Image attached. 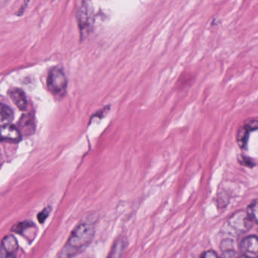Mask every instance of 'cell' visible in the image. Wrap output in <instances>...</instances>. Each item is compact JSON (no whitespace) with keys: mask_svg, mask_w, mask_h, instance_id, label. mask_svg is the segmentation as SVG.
<instances>
[{"mask_svg":"<svg viewBox=\"0 0 258 258\" xmlns=\"http://www.w3.org/2000/svg\"><path fill=\"white\" fill-rule=\"evenodd\" d=\"M95 227L83 223L77 226L71 233L68 243L60 252V258H71L86 248L93 239Z\"/></svg>","mask_w":258,"mask_h":258,"instance_id":"obj_1","label":"cell"},{"mask_svg":"<svg viewBox=\"0 0 258 258\" xmlns=\"http://www.w3.org/2000/svg\"><path fill=\"white\" fill-rule=\"evenodd\" d=\"M47 87L54 96L62 98L64 96L68 89V79L63 70L54 68L48 73Z\"/></svg>","mask_w":258,"mask_h":258,"instance_id":"obj_2","label":"cell"},{"mask_svg":"<svg viewBox=\"0 0 258 258\" xmlns=\"http://www.w3.org/2000/svg\"><path fill=\"white\" fill-rule=\"evenodd\" d=\"M252 219L245 211H238L233 214L228 220V224L235 232L245 233L249 231L253 227Z\"/></svg>","mask_w":258,"mask_h":258,"instance_id":"obj_3","label":"cell"},{"mask_svg":"<svg viewBox=\"0 0 258 258\" xmlns=\"http://www.w3.org/2000/svg\"><path fill=\"white\" fill-rule=\"evenodd\" d=\"M18 243L16 238L8 235L3 238L0 244V258H17Z\"/></svg>","mask_w":258,"mask_h":258,"instance_id":"obj_4","label":"cell"},{"mask_svg":"<svg viewBox=\"0 0 258 258\" xmlns=\"http://www.w3.org/2000/svg\"><path fill=\"white\" fill-rule=\"evenodd\" d=\"M240 251L246 258H258V238L257 236H248L242 239L240 244Z\"/></svg>","mask_w":258,"mask_h":258,"instance_id":"obj_5","label":"cell"},{"mask_svg":"<svg viewBox=\"0 0 258 258\" xmlns=\"http://www.w3.org/2000/svg\"><path fill=\"white\" fill-rule=\"evenodd\" d=\"M77 21L82 30H88L93 24V13L88 5H83L77 13Z\"/></svg>","mask_w":258,"mask_h":258,"instance_id":"obj_6","label":"cell"},{"mask_svg":"<svg viewBox=\"0 0 258 258\" xmlns=\"http://www.w3.org/2000/svg\"><path fill=\"white\" fill-rule=\"evenodd\" d=\"M21 132L17 127L7 123L0 126V140L11 141V142H19L21 140Z\"/></svg>","mask_w":258,"mask_h":258,"instance_id":"obj_7","label":"cell"},{"mask_svg":"<svg viewBox=\"0 0 258 258\" xmlns=\"http://www.w3.org/2000/svg\"><path fill=\"white\" fill-rule=\"evenodd\" d=\"M18 130L22 136H30L36 130L34 118L30 114L23 115L18 122Z\"/></svg>","mask_w":258,"mask_h":258,"instance_id":"obj_8","label":"cell"},{"mask_svg":"<svg viewBox=\"0 0 258 258\" xmlns=\"http://www.w3.org/2000/svg\"><path fill=\"white\" fill-rule=\"evenodd\" d=\"M11 99L15 105L21 111H24L27 109V97L24 91L20 89H13L9 92Z\"/></svg>","mask_w":258,"mask_h":258,"instance_id":"obj_9","label":"cell"},{"mask_svg":"<svg viewBox=\"0 0 258 258\" xmlns=\"http://www.w3.org/2000/svg\"><path fill=\"white\" fill-rule=\"evenodd\" d=\"M251 132V131L247 128L245 125L240 127L239 130H238L236 139H237L238 145H239L241 149H244L246 147L247 144H248V138H249V135Z\"/></svg>","mask_w":258,"mask_h":258,"instance_id":"obj_10","label":"cell"},{"mask_svg":"<svg viewBox=\"0 0 258 258\" xmlns=\"http://www.w3.org/2000/svg\"><path fill=\"white\" fill-rule=\"evenodd\" d=\"M36 226L31 221H24V222L18 223L12 227V231L19 233L21 236H26V232L27 230H34Z\"/></svg>","mask_w":258,"mask_h":258,"instance_id":"obj_11","label":"cell"},{"mask_svg":"<svg viewBox=\"0 0 258 258\" xmlns=\"http://www.w3.org/2000/svg\"><path fill=\"white\" fill-rule=\"evenodd\" d=\"M13 119V110L9 106L0 102V120L9 123L12 122Z\"/></svg>","mask_w":258,"mask_h":258,"instance_id":"obj_12","label":"cell"},{"mask_svg":"<svg viewBox=\"0 0 258 258\" xmlns=\"http://www.w3.org/2000/svg\"><path fill=\"white\" fill-rule=\"evenodd\" d=\"M125 240L122 239V240L118 241L116 245H113V249H112L110 255H109V257L107 258H120L124 249H125Z\"/></svg>","mask_w":258,"mask_h":258,"instance_id":"obj_13","label":"cell"},{"mask_svg":"<svg viewBox=\"0 0 258 258\" xmlns=\"http://www.w3.org/2000/svg\"><path fill=\"white\" fill-rule=\"evenodd\" d=\"M249 216L252 219L253 222L258 224V199L254 200L249 205L247 210Z\"/></svg>","mask_w":258,"mask_h":258,"instance_id":"obj_14","label":"cell"},{"mask_svg":"<svg viewBox=\"0 0 258 258\" xmlns=\"http://www.w3.org/2000/svg\"><path fill=\"white\" fill-rule=\"evenodd\" d=\"M239 163L242 164L244 166L249 167V168H252V167L254 166V162H253L252 159H250V158L246 157L245 156H240L239 157Z\"/></svg>","mask_w":258,"mask_h":258,"instance_id":"obj_15","label":"cell"},{"mask_svg":"<svg viewBox=\"0 0 258 258\" xmlns=\"http://www.w3.org/2000/svg\"><path fill=\"white\" fill-rule=\"evenodd\" d=\"M51 210L50 207L45 208L38 215V221H39V223L42 224L46 220V218L49 215L50 212H51Z\"/></svg>","mask_w":258,"mask_h":258,"instance_id":"obj_16","label":"cell"},{"mask_svg":"<svg viewBox=\"0 0 258 258\" xmlns=\"http://www.w3.org/2000/svg\"><path fill=\"white\" fill-rule=\"evenodd\" d=\"M220 258H241L240 256L232 249L226 250Z\"/></svg>","mask_w":258,"mask_h":258,"instance_id":"obj_17","label":"cell"},{"mask_svg":"<svg viewBox=\"0 0 258 258\" xmlns=\"http://www.w3.org/2000/svg\"><path fill=\"white\" fill-rule=\"evenodd\" d=\"M245 125H246L247 128L249 129L251 132H253V131L258 129V120L257 119H251L249 122L245 123Z\"/></svg>","mask_w":258,"mask_h":258,"instance_id":"obj_18","label":"cell"},{"mask_svg":"<svg viewBox=\"0 0 258 258\" xmlns=\"http://www.w3.org/2000/svg\"><path fill=\"white\" fill-rule=\"evenodd\" d=\"M200 258H218L216 253L214 251H207L202 254Z\"/></svg>","mask_w":258,"mask_h":258,"instance_id":"obj_19","label":"cell"}]
</instances>
